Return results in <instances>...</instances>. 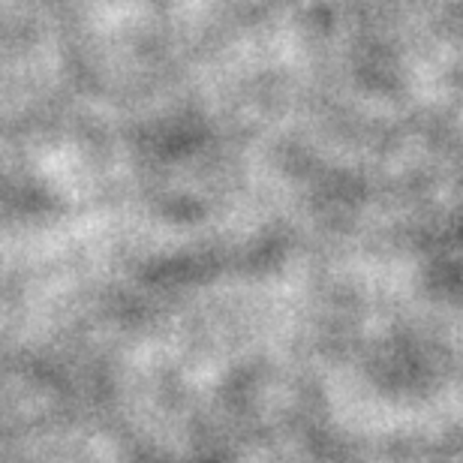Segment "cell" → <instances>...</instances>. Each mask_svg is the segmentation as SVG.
Wrapping results in <instances>:
<instances>
[]
</instances>
